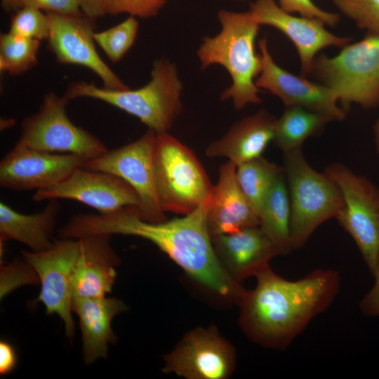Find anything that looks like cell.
I'll list each match as a JSON object with an SVG mask.
<instances>
[{"label": "cell", "instance_id": "cell-1", "mask_svg": "<svg viewBox=\"0 0 379 379\" xmlns=\"http://www.w3.org/2000/svg\"><path fill=\"white\" fill-rule=\"evenodd\" d=\"M210 199L182 218L158 223L142 219L136 206L104 214H81L69 220L66 231L74 239L114 234L145 238L194 280L238 303L246 290L225 271L214 249L207 223Z\"/></svg>", "mask_w": 379, "mask_h": 379}, {"label": "cell", "instance_id": "cell-2", "mask_svg": "<svg viewBox=\"0 0 379 379\" xmlns=\"http://www.w3.org/2000/svg\"><path fill=\"white\" fill-rule=\"evenodd\" d=\"M257 284L238 302L239 323L256 343L284 349L317 315L332 303L340 278L334 270L317 269L303 278L290 281L270 267L256 276Z\"/></svg>", "mask_w": 379, "mask_h": 379}, {"label": "cell", "instance_id": "cell-3", "mask_svg": "<svg viewBox=\"0 0 379 379\" xmlns=\"http://www.w3.org/2000/svg\"><path fill=\"white\" fill-rule=\"evenodd\" d=\"M221 29L213 36H204L197 55L201 70L213 65L222 66L232 84L220 94L221 100L231 99L241 110L249 104L262 102L255 79L260 74L262 61L255 42L260 25L250 10L236 12L221 9L217 13Z\"/></svg>", "mask_w": 379, "mask_h": 379}, {"label": "cell", "instance_id": "cell-4", "mask_svg": "<svg viewBox=\"0 0 379 379\" xmlns=\"http://www.w3.org/2000/svg\"><path fill=\"white\" fill-rule=\"evenodd\" d=\"M182 84L177 66L166 58L155 59L151 79L135 90L114 91L93 83L75 81L64 96L90 98L113 105L137 118L156 133H167L182 110Z\"/></svg>", "mask_w": 379, "mask_h": 379}, {"label": "cell", "instance_id": "cell-5", "mask_svg": "<svg viewBox=\"0 0 379 379\" xmlns=\"http://www.w3.org/2000/svg\"><path fill=\"white\" fill-rule=\"evenodd\" d=\"M284 172L291 204L292 249L304 246L324 222L336 218L344 206L341 191L326 173L313 169L301 148L284 153Z\"/></svg>", "mask_w": 379, "mask_h": 379}, {"label": "cell", "instance_id": "cell-6", "mask_svg": "<svg viewBox=\"0 0 379 379\" xmlns=\"http://www.w3.org/2000/svg\"><path fill=\"white\" fill-rule=\"evenodd\" d=\"M311 74L331 88L346 111L352 103L364 108L379 105V34L367 32L335 56L318 55ZM310 74V75H311Z\"/></svg>", "mask_w": 379, "mask_h": 379}, {"label": "cell", "instance_id": "cell-7", "mask_svg": "<svg viewBox=\"0 0 379 379\" xmlns=\"http://www.w3.org/2000/svg\"><path fill=\"white\" fill-rule=\"evenodd\" d=\"M154 171L164 212L187 215L211 197L213 185L194 153L168 132L157 133Z\"/></svg>", "mask_w": 379, "mask_h": 379}, {"label": "cell", "instance_id": "cell-8", "mask_svg": "<svg viewBox=\"0 0 379 379\" xmlns=\"http://www.w3.org/2000/svg\"><path fill=\"white\" fill-rule=\"evenodd\" d=\"M325 173L343 197L344 206L335 218L354 241L373 276L379 260V189L340 164H331Z\"/></svg>", "mask_w": 379, "mask_h": 379}, {"label": "cell", "instance_id": "cell-9", "mask_svg": "<svg viewBox=\"0 0 379 379\" xmlns=\"http://www.w3.org/2000/svg\"><path fill=\"white\" fill-rule=\"evenodd\" d=\"M69 100L54 93H46L39 110L22 123L16 142L36 150L65 152L95 158L108 149L93 134L74 125L67 114Z\"/></svg>", "mask_w": 379, "mask_h": 379}, {"label": "cell", "instance_id": "cell-10", "mask_svg": "<svg viewBox=\"0 0 379 379\" xmlns=\"http://www.w3.org/2000/svg\"><path fill=\"white\" fill-rule=\"evenodd\" d=\"M157 133L148 130L138 140L88 159L83 168L116 175L127 182L140 199L139 215L158 223L167 220L156 190L154 149Z\"/></svg>", "mask_w": 379, "mask_h": 379}, {"label": "cell", "instance_id": "cell-11", "mask_svg": "<svg viewBox=\"0 0 379 379\" xmlns=\"http://www.w3.org/2000/svg\"><path fill=\"white\" fill-rule=\"evenodd\" d=\"M76 239L55 240L48 250L22 253L25 261L35 270L41 283L37 301L44 303L47 314H56L62 319L66 335L70 339L74 333L71 278L83 246L81 238Z\"/></svg>", "mask_w": 379, "mask_h": 379}, {"label": "cell", "instance_id": "cell-12", "mask_svg": "<svg viewBox=\"0 0 379 379\" xmlns=\"http://www.w3.org/2000/svg\"><path fill=\"white\" fill-rule=\"evenodd\" d=\"M165 373L187 379H225L235 367V352L214 326L188 333L164 356Z\"/></svg>", "mask_w": 379, "mask_h": 379}, {"label": "cell", "instance_id": "cell-13", "mask_svg": "<svg viewBox=\"0 0 379 379\" xmlns=\"http://www.w3.org/2000/svg\"><path fill=\"white\" fill-rule=\"evenodd\" d=\"M46 13L50 25L48 46L58 62L88 68L100 78L105 88L114 91L129 89L96 51L93 20L83 14Z\"/></svg>", "mask_w": 379, "mask_h": 379}, {"label": "cell", "instance_id": "cell-14", "mask_svg": "<svg viewBox=\"0 0 379 379\" xmlns=\"http://www.w3.org/2000/svg\"><path fill=\"white\" fill-rule=\"evenodd\" d=\"M258 48L262 61L260 74L255 79L258 88L278 97L285 107L300 106L332 121L345 119L346 111L338 105L339 102L331 88L280 67L270 52L266 37L258 41Z\"/></svg>", "mask_w": 379, "mask_h": 379}, {"label": "cell", "instance_id": "cell-15", "mask_svg": "<svg viewBox=\"0 0 379 379\" xmlns=\"http://www.w3.org/2000/svg\"><path fill=\"white\" fill-rule=\"evenodd\" d=\"M73 199L104 214L126 206H140L133 188L121 178L106 172L76 168L61 182L36 190L32 200Z\"/></svg>", "mask_w": 379, "mask_h": 379}, {"label": "cell", "instance_id": "cell-16", "mask_svg": "<svg viewBox=\"0 0 379 379\" xmlns=\"http://www.w3.org/2000/svg\"><path fill=\"white\" fill-rule=\"evenodd\" d=\"M260 25L273 27L293 44L300 62V74H311L313 62L319 53L328 47L343 48L351 43V36H338L329 32L317 18L296 16L282 9L276 0H255L249 9Z\"/></svg>", "mask_w": 379, "mask_h": 379}, {"label": "cell", "instance_id": "cell-17", "mask_svg": "<svg viewBox=\"0 0 379 379\" xmlns=\"http://www.w3.org/2000/svg\"><path fill=\"white\" fill-rule=\"evenodd\" d=\"M88 159L58 154L15 144L0 161V185L15 191L49 187L63 180Z\"/></svg>", "mask_w": 379, "mask_h": 379}, {"label": "cell", "instance_id": "cell-18", "mask_svg": "<svg viewBox=\"0 0 379 379\" xmlns=\"http://www.w3.org/2000/svg\"><path fill=\"white\" fill-rule=\"evenodd\" d=\"M217 256L228 274L240 282L269 267L281 251L259 226L211 237Z\"/></svg>", "mask_w": 379, "mask_h": 379}, {"label": "cell", "instance_id": "cell-19", "mask_svg": "<svg viewBox=\"0 0 379 379\" xmlns=\"http://www.w3.org/2000/svg\"><path fill=\"white\" fill-rule=\"evenodd\" d=\"M211 237L259 226V218L241 189L237 166L228 161L219 169V178L213 185L207 214Z\"/></svg>", "mask_w": 379, "mask_h": 379}, {"label": "cell", "instance_id": "cell-20", "mask_svg": "<svg viewBox=\"0 0 379 379\" xmlns=\"http://www.w3.org/2000/svg\"><path fill=\"white\" fill-rule=\"evenodd\" d=\"M108 234L82 237L81 252L71 278L72 298L105 297L116 277L119 258L109 244Z\"/></svg>", "mask_w": 379, "mask_h": 379}, {"label": "cell", "instance_id": "cell-21", "mask_svg": "<svg viewBox=\"0 0 379 379\" xmlns=\"http://www.w3.org/2000/svg\"><path fill=\"white\" fill-rule=\"evenodd\" d=\"M277 118L264 109L234 123L206 149L208 157H226L237 166L261 157L273 140Z\"/></svg>", "mask_w": 379, "mask_h": 379}, {"label": "cell", "instance_id": "cell-22", "mask_svg": "<svg viewBox=\"0 0 379 379\" xmlns=\"http://www.w3.org/2000/svg\"><path fill=\"white\" fill-rule=\"evenodd\" d=\"M126 310L125 304L114 298H72V311L79 319L86 364L106 357L108 345L116 338L111 327L112 319Z\"/></svg>", "mask_w": 379, "mask_h": 379}, {"label": "cell", "instance_id": "cell-23", "mask_svg": "<svg viewBox=\"0 0 379 379\" xmlns=\"http://www.w3.org/2000/svg\"><path fill=\"white\" fill-rule=\"evenodd\" d=\"M44 210L30 215L0 203V243L14 239L29 247L33 252H41L53 247L50 240L60 209L58 199L48 200Z\"/></svg>", "mask_w": 379, "mask_h": 379}, {"label": "cell", "instance_id": "cell-24", "mask_svg": "<svg viewBox=\"0 0 379 379\" xmlns=\"http://www.w3.org/2000/svg\"><path fill=\"white\" fill-rule=\"evenodd\" d=\"M259 227L277 246L282 254L292 251L291 204L284 172L277 179L258 213Z\"/></svg>", "mask_w": 379, "mask_h": 379}, {"label": "cell", "instance_id": "cell-25", "mask_svg": "<svg viewBox=\"0 0 379 379\" xmlns=\"http://www.w3.org/2000/svg\"><path fill=\"white\" fill-rule=\"evenodd\" d=\"M330 121L328 117L302 107H286L276 119L273 141L284 153L301 148L307 138L318 133Z\"/></svg>", "mask_w": 379, "mask_h": 379}, {"label": "cell", "instance_id": "cell-26", "mask_svg": "<svg viewBox=\"0 0 379 379\" xmlns=\"http://www.w3.org/2000/svg\"><path fill=\"white\" fill-rule=\"evenodd\" d=\"M283 172V168L262 157L237 166L239 186L258 215L267 195Z\"/></svg>", "mask_w": 379, "mask_h": 379}, {"label": "cell", "instance_id": "cell-27", "mask_svg": "<svg viewBox=\"0 0 379 379\" xmlns=\"http://www.w3.org/2000/svg\"><path fill=\"white\" fill-rule=\"evenodd\" d=\"M40 41L10 32L0 36V69L18 75L37 65Z\"/></svg>", "mask_w": 379, "mask_h": 379}, {"label": "cell", "instance_id": "cell-28", "mask_svg": "<svg viewBox=\"0 0 379 379\" xmlns=\"http://www.w3.org/2000/svg\"><path fill=\"white\" fill-rule=\"evenodd\" d=\"M135 17L129 15L123 22L101 32H95L93 38L112 62H118L133 46L138 31Z\"/></svg>", "mask_w": 379, "mask_h": 379}, {"label": "cell", "instance_id": "cell-29", "mask_svg": "<svg viewBox=\"0 0 379 379\" xmlns=\"http://www.w3.org/2000/svg\"><path fill=\"white\" fill-rule=\"evenodd\" d=\"M345 16L360 29L379 34V0H332Z\"/></svg>", "mask_w": 379, "mask_h": 379}, {"label": "cell", "instance_id": "cell-30", "mask_svg": "<svg viewBox=\"0 0 379 379\" xmlns=\"http://www.w3.org/2000/svg\"><path fill=\"white\" fill-rule=\"evenodd\" d=\"M8 32L39 41L47 39L50 32L47 13L32 7L22 8L13 16Z\"/></svg>", "mask_w": 379, "mask_h": 379}, {"label": "cell", "instance_id": "cell-31", "mask_svg": "<svg viewBox=\"0 0 379 379\" xmlns=\"http://www.w3.org/2000/svg\"><path fill=\"white\" fill-rule=\"evenodd\" d=\"M168 0H106V14L127 13L131 16L149 18L156 16Z\"/></svg>", "mask_w": 379, "mask_h": 379}, {"label": "cell", "instance_id": "cell-32", "mask_svg": "<svg viewBox=\"0 0 379 379\" xmlns=\"http://www.w3.org/2000/svg\"><path fill=\"white\" fill-rule=\"evenodd\" d=\"M7 11H18L24 7H32L46 12L80 15L78 0H1Z\"/></svg>", "mask_w": 379, "mask_h": 379}, {"label": "cell", "instance_id": "cell-33", "mask_svg": "<svg viewBox=\"0 0 379 379\" xmlns=\"http://www.w3.org/2000/svg\"><path fill=\"white\" fill-rule=\"evenodd\" d=\"M277 3L288 13L317 18L332 27H335L340 19L339 14L321 9L312 0H278Z\"/></svg>", "mask_w": 379, "mask_h": 379}, {"label": "cell", "instance_id": "cell-34", "mask_svg": "<svg viewBox=\"0 0 379 379\" xmlns=\"http://www.w3.org/2000/svg\"><path fill=\"white\" fill-rule=\"evenodd\" d=\"M373 277L375 279L374 284L361 298L359 306L364 316L379 318V260Z\"/></svg>", "mask_w": 379, "mask_h": 379}, {"label": "cell", "instance_id": "cell-35", "mask_svg": "<svg viewBox=\"0 0 379 379\" xmlns=\"http://www.w3.org/2000/svg\"><path fill=\"white\" fill-rule=\"evenodd\" d=\"M16 364V355L11 345L4 340L0 342V373L6 375L11 372Z\"/></svg>", "mask_w": 379, "mask_h": 379}, {"label": "cell", "instance_id": "cell-36", "mask_svg": "<svg viewBox=\"0 0 379 379\" xmlns=\"http://www.w3.org/2000/svg\"><path fill=\"white\" fill-rule=\"evenodd\" d=\"M78 2L83 15L91 20L106 14V0H78Z\"/></svg>", "mask_w": 379, "mask_h": 379}, {"label": "cell", "instance_id": "cell-37", "mask_svg": "<svg viewBox=\"0 0 379 379\" xmlns=\"http://www.w3.org/2000/svg\"><path fill=\"white\" fill-rule=\"evenodd\" d=\"M373 134L376 149L379 153V116L373 126Z\"/></svg>", "mask_w": 379, "mask_h": 379}, {"label": "cell", "instance_id": "cell-38", "mask_svg": "<svg viewBox=\"0 0 379 379\" xmlns=\"http://www.w3.org/2000/svg\"><path fill=\"white\" fill-rule=\"evenodd\" d=\"M15 123L14 120L10 121L9 119H3L1 120V129L4 130L11 126Z\"/></svg>", "mask_w": 379, "mask_h": 379}, {"label": "cell", "instance_id": "cell-39", "mask_svg": "<svg viewBox=\"0 0 379 379\" xmlns=\"http://www.w3.org/2000/svg\"><path fill=\"white\" fill-rule=\"evenodd\" d=\"M230 1H237V2H244V1H246L248 0H230Z\"/></svg>", "mask_w": 379, "mask_h": 379}]
</instances>
